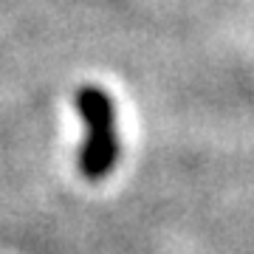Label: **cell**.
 <instances>
[{"mask_svg": "<svg viewBox=\"0 0 254 254\" xmlns=\"http://www.w3.org/2000/svg\"><path fill=\"white\" fill-rule=\"evenodd\" d=\"M76 110L85 122V141L79 150V173L88 181H102L119 161L116 105L96 85H85L76 93Z\"/></svg>", "mask_w": 254, "mask_h": 254, "instance_id": "cell-1", "label": "cell"}]
</instances>
